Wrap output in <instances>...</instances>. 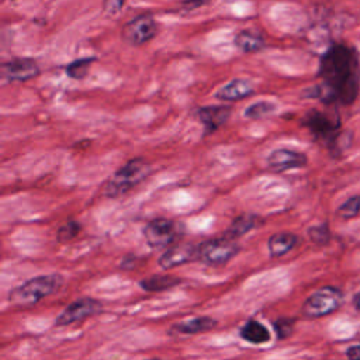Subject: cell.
I'll use <instances>...</instances> for the list:
<instances>
[{
    "mask_svg": "<svg viewBox=\"0 0 360 360\" xmlns=\"http://www.w3.org/2000/svg\"><path fill=\"white\" fill-rule=\"evenodd\" d=\"M319 77L322 83L304 91V97L322 103L350 105L360 91V56L356 48L346 44H332L321 56Z\"/></svg>",
    "mask_w": 360,
    "mask_h": 360,
    "instance_id": "obj_1",
    "label": "cell"
},
{
    "mask_svg": "<svg viewBox=\"0 0 360 360\" xmlns=\"http://www.w3.org/2000/svg\"><path fill=\"white\" fill-rule=\"evenodd\" d=\"M62 283L63 277L60 274L37 276L13 288L8 294V300L17 307H30L53 294L59 290Z\"/></svg>",
    "mask_w": 360,
    "mask_h": 360,
    "instance_id": "obj_2",
    "label": "cell"
},
{
    "mask_svg": "<svg viewBox=\"0 0 360 360\" xmlns=\"http://www.w3.org/2000/svg\"><path fill=\"white\" fill-rule=\"evenodd\" d=\"M149 172L150 165L145 159H131L110 177L103 188V194L111 198L120 197L139 184L149 174Z\"/></svg>",
    "mask_w": 360,
    "mask_h": 360,
    "instance_id": "obj_3",
    "label": "cell"
},
{
    "mask_svg": "<svg viewBox=\"0 0 360 360\" xmlns=\"http://www.w3.org/2000/svg\"><path fill=\"white\" fill-rule=\"evenodd\" d=\"M345 294L340 288L333 285H325L316 291H314L302 304V314L307 318H321L326 316L343 304Z\"/></svg>",
    "mask_w": 360,
    "mask_h": 360,
    "instance_id": "obj_4",
    "label": "cell"
},
{
    "mask_svg": "<svg viewBox=\"0 0 360 360\" xmlns=\"http://www.w3.org/2000/svg\"><path fill=\"white\" fill-rule=\"evenodd\" d=\"M238 252L239 246L235 239L222 236L205 240L198 245L197 259L208 266H222L228 263Z\"/></svg>",
    "mask_w": 360,
    "mask_h": 360,
    "instance_id": "obj_5",
    "label": "cell"
},
{
    "mask_svg": "<svg viewBox=\"0 0 360 360\" xmlns=\"http://www.w3.org/2000/svg\"><path fill=\"white\" fill-rule=\"evenodd\" d=\"M180 235V225L167 218H155L143 228V236L153 249L170 248Z\"/></svg>",
    "mask_w": 360,
    "mask_h": 360,
    "instance_id": "obj_6",
    "label": "cell"
},
{
    "mask_svg": "<svg viewBox=\"0 0 360 360\" xmlns=\"http://www.w3.org/2000/svg\"><path fill=\"white\" fill-rule=\"evenodd\" d=\"M304 124L315 135V138L325 142L330 149H335L338 143V136L340 134L339 120H333L329 115L314 110L305 115Z\"/></svg>",
    "mask_w": 360,
    "mask_h": 360,
    "instance_id": "obj_7",
    "label": "cell"
},
{
    "mask_svg": "<svg viewBox=\"0 0 360 360\" xmlns=\"http://www.w3.org/2000/svg\"><path fill=\"white\" fill-rule=\"evenodd\" d=\"M158 32V24L152 15L142 14L122 27V38L131 45H142L150 41Z\"/></svg>",
    "mask_w": 360,
    "mask_h": 360,
    "instance_id": "obj_8",
    "label": "cell"
},
{
    "mask_svg": "<svg viewBox=\"0 0 360 360\" xmlns=\"http://www.w3.org/2000/svg\"><path fill=\"white\" fill-rule=\"evenodd\" d=\"M101 309V302L94 298H79L73 301L70 305H68L56 318L55 326H68L75 322L83 321L94 314H97Z\"/></svg>",
    "mask_w": 360,
    "mask_h": 360,
    "instance_id": "obj_9",
    "label": "cell"
},
{
    "mask_svg": "<svg viewBox=\"0 0 360 360\" xmlns=\"http://www.w3.org/2000/svg\"><path fill=\"white\" fill-rule=\"evenodd\" d=\"M307 155L292 149H274L267 158V166L274 172H284L290 169L302 167L307 165Z\"/></svg>",
    "mask_w": 360,
    "mask_h": 360,
    "instance_id": "obj_10",
    "label": "cell"
},
{
    "mask_svg": "<svg viewBox=\"0 0 360 360\" xmlns=\"http://www.w3.org/2000/svg\"><path fill=\"white\" fill-rule=\"evenodd\" d=\"M39 73V66L34 59H13L1 66V76L8 82H25Z\"/></svg>",
    "mask_w": 360,
    "mask_h": 360,
    "instance_id": "obj_11",
    "label": "cell"
},
{
    "mask_svg": "<svg viewBox=\"0 0 360 360\" xmlns=\"http://www.w3.org/2000/svg\"><path fill=\"white\" fill-rule=\"evenodd\" d=\"M197 249L191 243H174L166 249V252L159 259V266L162 269H172L184 264L190 260L197 259Z\"/></svg>",
    "mask_w": 360,
    "mask_h": 360,
    "instance_id": "obj_12",
    "label": "cell"
},
{
    "mask_svg": "<svg viewBox=\"0 0 360 360\" xmlns=\"http://www.w3.org/2000/svg\"><path fill=\"white\" fill-rule=\"evenodd\" d=\"M229 114H231V108L226 105H207L198 110L197 117L204 125L205 134H211L226 122V120L229 118Z\"/></svg>",
    "mask_w": 360,
    "mask_h": 360,
    "instance_id": "obj_13",
    "label": "cell"
},
{
    "mask_svg": "<svg viewBox=\"0 0 360 360\" xmlns=\"http://www.w3.org/2000/svg\"><path fill=\"white\" fill-rule=\"evenodd\" d=\"M253 91V84L248 79H233L224 84L217 93L215 97L222 101H236L248 97Z\"/></svg>",
    "mask_w": 360,
    "mask_h": 360,
    "instance_id": "obj_14",
    "label": "cell"
},
{
    "mask_svg": "<svg viewBox=\"0 0 360 360\" xmlns=\"http://www.w3.org/2000/svg\"><path fill=\"white\" fill-rule=\"evenodd\" d=\"M217 321L211 316H194L184 319L172 326V333L177 335H195L201 332H207L215 328Z\"/></svg>",
    "mask_w": 360,
    "mask_h": 360,
    "instance_id": "obj_15",
    "label": "cell"
},
{
    "mask_svg": "<svg viewBox=\"0 0 360 360\" xmlns=\"http://www.w3.org/2000/svg\"><path fill=\"white\" fill-rule=\"evenodd\" d=\"M298 243V236L292 232H278L270 236L267 242L269 253L271 257H280L288 253Z\"/></svg>",
    "mask_w": 360,
    "mask_h": 360,
    "instance_id": "obj_16",
    "label": "cell"
},
{
    "mask_svg": "<svg viewBox=\"0 0 360 360\" xmlns=\"http://www.w3.org/2000/svg\"><path fill=\"white\" fill-rule=\"evenodd\" d=\"M239 335L243 340L253 345H260L270 340V330L257 319H249L245 322L239 329Z\"/></svg>",
    "mask_w": 360,
    "mask_h": 360,
    "instance_id": "obj_17",
    "label": "cell"
},
{
    "mask_svg": "<svg viewBox=\"0 0 360 360\" xmlns=\"http://www.w3.org/2000/svg\"><path fill=\"white\" fill-rule=\"evenodd\" d=\"M180 283H181V278H179L176 276L155 274V276L142 278L139 281V287L143 291H148V292H158V291H163V290H169L172 287H176Z\"/></svg>",
    "mask_w": 360,
    "mask_h": 360,
    "instance_id": "obj_18",
    "label": "cell"
},
{
    "mask_svg": "<svg viewBox=\"0 0 360 360\" xmlns=\"http://www.w3.org/2000/svg\"><path fill=\"white\" fill-rule=\"evenodd\" d=\"M235 45L246 53L259 52L264 46V38L255 31L242 30L235 35Z\"/></svg>",
    "mask_w": 360,
    "mask_h": 360,
    "instance_id": "obj_19",
    "label": "cell"
},
{
    "mask_svg": "<svg viewBox=\"0 0 360 360\" xmlns=\"http://www.w3.org/2000/svg\"><path fill=\"white\" fill-rule=\"evenodd\" d=\"M259 224H260V218L257 215L243 214L233 219V222L231 224L225 236H228L231 239H236V238L248 233L249 231L255 229L256 226H259Z\"/></svg>",
    "mask_w": 360,
    "mask_h": 360,
    "instance_id": "obj_20",
    "label": "cell"
},
{
    "mask_svg": "<svg viewBox=\"0 0 360 360\" xmlns=\"http://www.w3.org/2000/svg\"><path fill=\"white\" fill-rule=\"evenodd\" d=\"M274 110H276L274 103L267 101V100H260V101H256V103L250 104L246 108L245 115L250 120H257V118H263V117L271 114Z\"/></svg>",
    "mask_w": 360,
    "mask_h": 360,
    "instance_id": "obj_21",
    "label": "cell"
},
{
    "mask_svg": "<svg viewBox=\"0 0 360 360\" xmlns=\"http://www.w3.org/2000/svg\"><path fill=\"white\" fill-rule=\"evenodd\" d=\"M91 63H93V59H90V58L73 60V62L66 68V73H68L70 77H73V79H83V77L87 75L89 68H90Z\"/></svg>",
    "mask_w": 360,
    "mask_h": 360,
    "instance_id": "obj_22",
    "label": "cell"
},
{
    "mask_svg": "<svg viewBox=\"0 0 360 360\" xmlns=\"http://www.w3.org/2000/svg\"><path fill=\"white\" fill-rule=\"evenodd\" d=\"M360 212V195H353L350 198H347L339 208H338V214L345 218H353Z\"/></svg>",
    "mask_w": 360,
    "mask_h": 360,
    "instance_id": "obj_23",
    "label": "cell"
},
{
    "mask_svg": "<svg viewBox=\"0 0 360 360\" xmlns=\"http://www.w3.org/2000/svg\"><path fill=\"white\" fill-rule=\"evenodd\" d=\"M294 323H295V319L292 318H278L277 321L273 322V329L277 335L278 339H285L288 338L292 330H294Z\"/></svg>",
    "mask_w": 360,
    "mask_h": 360,
    "instance_id": "obj_24",
    "label": "cell"
},
{
    "mask_svg": "<svg viewBox=\"0 0 360 360\" xmlns=\"http://www.w3.org/2000/svg\"><path fill=\"white\" fill-rule=\"evenodd\" d=\"M308 235H309L311 240L316 245H325L330 239V232H329V228L326 224L311 226L308 229Z\"/></svg>",
    "mask_w": 360,
    "mask_h": 360,
    "instance_id": "obj_25",
    "label": "cell"
},
{
    "mask_svg": "<svg viewBox=\"0 0 360 360\" xmlns=\"http://www.w3.org/2000/svg\"><path fill=\"white\" fill-rule=\"evenodd\" d=\"M79 231H80V224H77L75 221H70V222H68V224H65L63 226L59 228L56 238H58L59 242H68V240L73 239L79 233Z\"/></svg>",
    "mask_w": 360,
    "mask_h": 360,
    "instance_id": "obj_26",
    "label": "cell"
},
{
    "mask_svg": "<svg viewBox=\"0 0 360 360\" xmlns=\"http://www.w3.org/2000/svg\"><path fill=\"white\" fill-rule=\"evenodd\" d=\"M124 3L125 0H103V11L105 15H117Z\"/></svg>",
    "mask_w": 360,
    "mask_h": 360,
    "instance_id": "obj_27",
    "label": "cell"
},
{
    "mask_svg": "<svg viewBox=\"0 0 360 360\" xmlns=\"http://www.w3.org/2000/svg\"><path fill=\"white\" fill-rule=\"evenodd\" d=\"M346 357H347L349 360H360V345L347 347V350H346Z\"/></svg>",
    "mask_w": 360,
    "mask_h": 360,
    "instance_id": "obj_28",
    "label": "cell"
},
{
    "mask_svg": "<svg viewBox=\"0 0 360 360\" xmlns=\"http://www.w3.org/2000/svg\"><path fill=\"white\" fill-rule=\"evenodd\" d=\"M135 262H136V257L135 256H125L121 262V267L122 269H132L135 266Z\"/></svg>",
    "mask_w": 360,
    "mask_h": 360,
    "instance_id": "obj_29",
    "label": "cell"
},
{
    "mask_svg": "<svg viewBox=\"0 0 360 360\" xmlns=\"http://www.w3.org/2000/svg\"><path fill=\"white\" fill-rule=\"evenodd\" d=\"M353 305L356 307V309L360 311V291H359L357 294H354V297H353Z\"/></svg>",
    "mask_w": 360,
    "mask_h": 360,
    "instance_id": "obj_30",
    "label": "cell"
},
{
    "mask_svg": "<svg viewBox=\"0 0 360 360\" xmlns=\"http://www.w3.org/2000/svg\"><path fill=\"white\" fill-rule=\"evenodd\" d=\"M148 360H162V359H148Z\"/></svg>",
    "mask_w": 360,
    "mask_h": 360,
    "instance_id": "obj_31",
    "label": "cell"
}]
</instances>
